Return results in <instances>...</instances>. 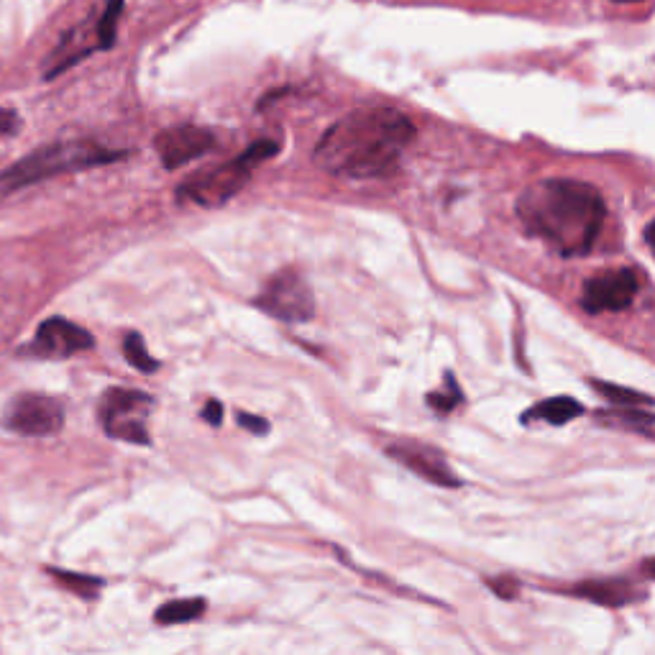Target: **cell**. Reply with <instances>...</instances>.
Listing matches in <instances>:
<instances>
[{"label": "cell", "instance_id": "obj_19", "mask_svg": "<svg viewBox=\"0 0 655 655\" xmlns=\"http://www.w3.org/2000/svg\"><path fill=\"white\" fill-rule=\"evenodd\" d=\"M49 574H52L59 584H64L67 589H72V592L87 599H93L95 592L103 586V579H95V576L72 574V571H62V569H49Z\"/></svg>", "mask_w": 655, "mask_h": 655}, {"label": "cell", "instance_id": "obj_17", "mask_svg": "<svg viewBox=\"0 0 655 655\" xmlns=\"http://www.w3.org/2000/svg\"><path fill=\"white\" fill-rule=\"evenodd\" d=\"M123 354H126L128 364L144 371V374H154L159 369V361L149 354V348H146L144 338L139 333H126V338H123Z\"/></svg>", "mask_w": 655, "mask_h": 655}, {"label": "cell", "instance_id": "obj_22", "mask_svg": "<svg viewBox=\"0 0 655 655\" xmlns=\"http://www.w3.org/2000/svg\"><path fill=\"white\" fill-rule=\"evenodd\" d=\"M21 131V118H18L16 111H8V108H0V139L3 136H16Z\"/></svg>", "mask_w": 655, "mask_h": 655}, {"label": "cell", "instance_id": "obj_3", "mask_svg": "<svg viewBox=\"0 0 655 655\" xmlns=\"http://www.w3.org/2000/svg\"><path fill=\"white\" fill-rule=\"evenodd\" d=\"M123 157H128V151L105 149L95 141H57V144L41 146L26 154L24 159H18L13 167L0 172V200L11 198L13 192L57 177V174L103 167Z\"/></svg>", "mask_w": 655, "mask_h": 655}, {"label": "cell", "instance_id": "obj_13", "mask_svg": "<svg viewBox=\"0 0 655 655\" xmlns=\"http://www.w3.org/2000/svg\"><path fill=\"white\" fill-rule=\"evenodd\" d=\"M581 415H584V405L579 400H574V397H551V400H543L530 407L522 420L525 423L543 420L548 425H566L574 418H581Z\"/></svg>", "mask_w": 655, "mask_h": 655}, {"label": "cell", "instance_id": "obj_10", "mask_svg": "<svg viewBox=\"0 0 655 655\" xmlns=\"http://www.w3.org/2000/svg\"><path fill=\"white\" fill-rule=\"evenodd\" d=\"M215 136L208 128L200 126H172L164 128L162 134L154 139L159 159L167 169H180L182 164H190L200 159L205 151L213 149Z\"/></svg>", "mask_w": 655, "mask_h": 655}, {"label": "cell", "instance_id": "obj_16", "mask_svg": "<svg viewBox=\"0 0 655 655\" xmlns=\"http://www.w3.org/2000/svg\"><path fill=\"white\" fill-rule=\"evenodd\" d=\"M123 13V0H105L103 16L98 18L95 26V36H98V49H111L116 44L118 21Z\"/></svg>", "mask_w": 655, "mask_h": 655}, {"label": "cell", "instance_id": "obj_18", "mask_svg": "<svg viewBox=\"0 0 655 655\" xmlns=\"http://www.w3.org/2000/svg\"><path fill=\"white\" fill-rule=\"evenodd\" d=\"M592 387L597 389L599 395L607 397L612 405H643V407H653V397L648 395H640V392H635V389H627V387H617V384H609V382H594L592 379Z\"/></svg>", "mask_w": 655, "mask_h": 655}, {"label": "cell", "instance_id": "obj_23", "mask_svg": "<svg viewBox=\"0 0 655 655\" xmlns=\"http://www.w3.org/2000/svg\"><path fill=\"white\" fill-rule=\"evenodd\" d=\"M223 405L218 400H208L205 402V407H203V420L205 423H210L213 425V428H221V423H223Z\"/></svg>", "mask_w": 655, "mask_h": 655}, {"label": "cell", "instance_id": "obj_6", "mask_svg": "<svg viewBox=\"0 0 655 655\" xmlns=\"http://www.w3.org/2000/svg\"><path fill=\"white\" fill-rule=\"evenodd\" d=\"M254 305L282 323H308L315 315L313 287L295 269H282L274 274Z\"/></svg>", "mask_w": 655, "mask_h": 655}, {"label": "cell", "instance_id": "obj_21", "mask_svg": "<svg viewBox=\"0 0 655 655\" xmlns=\"http://www.w3.org/2000/svg\"><path fill=\"white\" fill-rule=\"evenodd\" d=\"M236 420H238V425H241V428H246L249 433H254V435H267L269 433L267 420L256 418V415H249V412H238Z\"/></svg>", "mask_w": 655, "mask_h": 655}, {"label": "cell", "instance_id": "obj_15", "mask_svg": "<svg viewBox=\"0 0 655 655\" xmlns=\"http://www.w3.org/2000/svg\"><path fill=\"white\" fill-rule=\"evenodd\" d=\"M205 607H208L205 599H174V602L162 604V607L157 609L154 620H157L159 625H182V622L198 620L205 612Z\"/></svg>", "mask_w": 655, "mask_h": 655}, {"label": "cell", "instance_id": "obj_24", "mask_svg": "<svg viewBox=\"0 0 655 655\" xmlns=\"http://www.w3.org/2000/svg\"><path fill=\"white\" fill-rule=\"evenodd\" d=\"M489 586H492V589H497L499 592V597H505V599H512V597H517V581H512L510 576H505V579H494V581H489Z\"/></svg>", "mask_w": 655, "mask_h": 655}, {"label": "cell", "instance_id": "obj_14", "mask_svg": "<svg viewBox=\"0 0 655 655\" xmlns=\"http://www.w3.org/2000/svg\"><path fill=\"white\" fill-rule=\"evenodd\" d=\"M597 420L602 425H609V428L632 430V433H640L645 438H653L655 418L653 412L648 410H627L625 405H617V410L609 407V410L597 412Z\"/></svg>", "mask_w": 655, "mask_h": 655}, {"label": "cell", "instance_id": "obj_12", "mask_svg": "<svg viewBox=\"0 0 655 655\" xmlns=\"http://www.w3.org/2000/svg\"><path fill=\"white\" fill-rule=\"evenodd\" d=\"M571 597L589 599V602L607 604V607H625V604L643 599L645 594L638 592L630 581L609 579V581H586L571 589Z\"/></svg>", "mask_w": 655, "mask_h": 655}, {"label": "cell", "instance_id": "obj_4", "mask_svg": "<svg viewBox=\"0 0 655 655\" xmlns=\"http://www.w3.org/2000/svg\"><path fill=\"white\" fill-rule=\"evenodd\" d=\"M279 144L277 141L259 139L249 146L246 151H241L236 159L221 164V167L208 169V172L192 174L190 180H185L177 190V198L180 200H192L198 203L200 208H221L223 203L238 195L244 190L246 182H249L254 167H259L261 162L277 157Z\"/></svg>", "mask_w": 655, "mask_h": 655}, {"label": "cell", "instance_id": "obj_20", "mask_svg": "<svg viewBox=\"0 0 655 655\" xmlns=\"http://www.w3.org/2000/svg\"><path fill=\"white\" fill-rule=\"evenodd\" d=\"M443 382H446V392H433V395H428V405L433 407L435 412L448 415V412L456 410L458 402H464V392H461V387H458L456 377H453L451 371H448Z\"/></svg>", "mask_w": 655, "mask_h": 655}, {"label": "cell", "instance_id": "obj_11", "mask_svg": "<svg viewBox=\"0 0 655 655\" xmlns=\"http://www.w3.org/2000/svg\"><path fill=\"white\" fill-rule=\"evenodd\" d=\"M384 451H387L389 458H395L397 464L410 469L412 474H418L425 482L435 484V487H461V479L453 474L451 466L446 464V458L435 451V448L420 446V443L412 441H400L389 443Z\"/></svg>", "mask_w": 655, "mask_h": 655}, {"label": "cell", "instance_id": "obj_5", "mask_svg": "<svg viewBox=\"0 0 655 655\" xmlns=\"http://www.w3.org/2000/svg\"><path fill=\"white\" fill-rule=\"evenodd\" d=\"M154 400L139 389H108L100 400V425L111 438L136 446H149V428L146 420L151 415Z\"/></svg>", "mask_w": 655, "mask_h": 655}, {"label": "cell", "instance_id": "obj_9", "mask_svg": "<svg viewBox=\"0 0 655 655\" xmlns=\"http://www.w3.org/2000/svg\"><path fill=\"white\" fill-rule=\"evenodd\" d=\"M95 346V338L67 318H49L39 325L34 341L21 346L18 356H31V359H70V356L90 351Z\"/></svg>", "mask_w": 655, "mask_h": 655}, {"label": "cell", "instance_id": "obj_25", "mask_svg": "<svg viewBox=\"0 0 655 655\" xmlns=\"http://www.w3.org/2000/svg\"><path fill=\"white\" fill-rule=\"evenodd\" d=\"M615 3H643V0H615Z\"/></svg>", "mask_w": 655, "mask_h": 655}, {"label": "cell", "instance_id": "obj_2", "mask_svg": "<svg viewBox=\"0 0 655 655\" xmlns=\"http://www.w3.org/2000/svg\"><path fill=\"white\" fill-rule=\"evenodd\" d=\"M517 215L525 231L543 238L563 256L592 251L607 218L602 192L581 180H538L517 198Z\"/></svg>", "mask_w": 655, "mask_h": 655}, {"label": "cell", "instance_id": "obj_7", "mask_svg": "<svg viewBox=\"0 0 655 655\" xmlns=\"http://www.w3.org/2000/svg\"><path fill=\"white\" fill-rule=\"evenodd\" d=\"M0 425L16 435L44 438V435H54L64 428V407L54 397L21 392V395L11 397V402L3 410Z\"/></svg>", "mask_w": 655, "mask_h": 655}, {"label": "cell", "instance_id": "obj_8", "mask_svg": "<svg viewBox=\"0 0 655 655\" xmlns=\"http://www.w3.org/2000/svg\"><path fill=\"white\" fill-rule=\"evenodd\" d=\"M638 290L640 279L630 267L604 269V272L586 279L579 302L589 315L620 313L635 302Z\"/></svg>", "mask_w": 655, "mask_h": 655}, {"label": "cell", "instance_id": "obj_1", "mask_svg": "<svg viewBox=\"0 0 655 655\" xmlns=\"http://www.w3.org/2000/svg\"><path fill=\"white\" fill-rule=\"evenodd\" d=\"M415 139V123L395 108H359L333 123L315 146L325 172L351 180L387 177Z\"/></svg>", "mask_w": 655, "mask_h": 655}]
</instances>
